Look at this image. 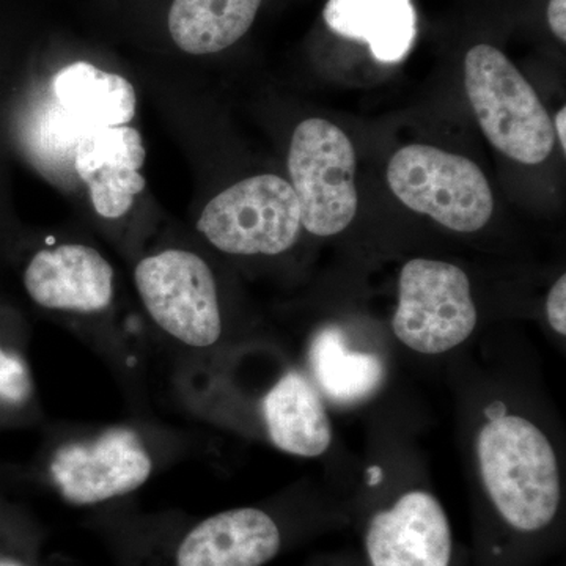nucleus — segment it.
Instances as JSON below:
<instances>
[{
    "label": "nucleus",
    "instance_id": "9b49d317",
    "mask_svg": "<svg viewBox=\"0 0 566 566\" xmlns=\"http://www.w3.org/2000/svg\"><path fill=\"white\" fill-rule=\"evenodd\" d=\"M263 419L271 442L290 455H323L333 442V427L322 395L300 371H289L266 394Z\"/></svg>",
    "mask_w": 566,
    "mask_h": 566
},
{
    "label": "nucleus",
    "instance_id": "aec40b11",
    "mask_svg": "<svg viewBox=\"0 0 566 566\" xmlns=\"http://www.w3.org/2000/svg\"><path fill=\"white\" fill-rule=\"evenodd\" d=\"M546 314L551 326L565 337L566 334V275H560L554 283L546 301Z\"/></svg>",
    "mask_w": 566,
    "mask_h": 566
},
{
    "label": "nucleus",
    "instance_id": "ddd939ff",
    "mask_svg": "<svg viewBox=\"0 0 566 566\" xmlns=\"http://www.w3.org/2000/svg\"><path fill=\"white\" fill-rule=\"evenodd\" d=\"M55 102L87 128L128 125L136 114L132 82L87 62L71 63L52 80Z\"/></svg>",
    "mask_w": 566,
    "mask_h": 566
},
{
    "label": "nucleus",
    "instance_id": "412c9836",
    "mask_svg": "<svg viewBox=\"0 0 566 566\" xmlns=\"http://www.w3.org/2000/svg\"><path fill=\"white\" fill-rule=\"evenodd\" d=\"M547 24L562 43L566 41V0H549Z\"/></svg>",
    "mask_w": 566,
    "mask_h": 566
},
{
    "label": "nucleus",
    "instance_id": "9d476101",
    "mask_svg": "<svg viewBox=\"0 0 566 566\" xmlns=\"http://www.w3.org/2000/svg\"><path fill=\"white\" fill-rule=\"evenodd\" d=\"M24 285L41 307L95 314L114 300V270L95 249L63 244L33 256Z\"/></svg>",
    "mask_w": 566,
    "mask_h": 566
},
{
    "label": "nucleus",
    "instance_id": "f257e3e1",
    "mask_svg": "<svg viewBox=\"0 0 566 566\" xmlns=\"http://www.w3.org/2000/svg\"><path fill=\"white\" fill-rule=\"evenodd\" d=\"M476 455L488 494L506 523L535 532L554 520L560 502L557 457L534 423L516 416L490 420Z\"/></svg>",
    "mask_w": 566,
    "mask_h": 566
},
{
    "label": "nucleus",
    "instance_id": "b1692460",
    "mask_svg": "<svg viewBox=\"0 0 566 566\" xmlns=\"http://www.w3.org/2000/svg\"><path fill=\"white\" fill-rule=\"evenodd\" d=\"M490 420L497 419V417L505 416V406L502 403H494L486 409Z\"/></svg>",
    "mask_w": 566,
    "mask_h": 566
},
{
    "label": "nucleus",
    "instance_id": "f8f14e48",
    "mask_svg": "<svg viewBox=\"0 0 566 566\" xmlns=\"http://www.w3.org/2000/svg\"><path fill=\"white\" fill-rule=\"evenodd\" d=\"M323 18L338 35L365 41L378 62L403 61L415 43L412 0H327Z\"/></svg>",
    "mask_w": 566,
    "mask_h": 566
},
{
    "label": "nucleus",
    "instance_id": "a211bd4d",
    "mask_svg": "<svg viewBox=\"0 0 566 566\" xmlns=\"http://www.w3.org/2000/svg\"><path fill=\"white\" fill-rule=\"evenodd\" d=\"M93 208L103 218L117 219L132 210L134 197L144 191L139 170L128 167H103L85 178Z\"/></svg>",
    "mask_w": 566,
    "mask_h": 566
},
{
    "label": "nucleus",
    "instance_id": "1a4fd4ad",
    "mask_svg": "<svg viewBox=\"0 0 566 566\" xmlns=\"http://www.w3.org/2000/svg\"><path fill=\"white\" fill-rule=\"evenodd\" d=\"M367 551L374 566H449L452 535L444 509L423 491L405 494L371 520Z\"/></svg>",
    "mask_w": 566,
    "mask_h": 566
},
{
    "label": "nucleus",
    "instance_id": "dca6fc26",
    "mask_svg": "<svg viewBox=\"0 0 566 566\" xmlns=\"http://www.w3.org/2000/svg\"><path fill=\"white\" fill-rule=\"evenodd\" d=\"M84 123L71 117L55 98L41 103L25 125V144L35 161L44 169L69 174L74 170V151L91 133Z\"/></svg>",
    "mask_w": 566,
    "mask_h": 566
},
{
    "label": "nucleus",
    "instance_id": "f3484780",
    "mask_svg": "<svg viewBox=\"0 0 566 566\" xmlns=\"http://www.w3.org/2000/svg\"><path fill=\"white\" fill-rule=\"evenodd\" d=\"M145 161L142 136L132 126L93 129L74 151V172L82 181L103 167L140 170Z\"/></svg>",
    "mask_w": 566,
    "mask_h": 566
},
{
    "label": "nucleus",
    "instance_id": "2eb2a0df",
    "mask_svg": "<svg viewBox=\"0 0 566 566\" xmlns=\"http://www.w3.org/2000/svg\"><path fill=\"white\" fill-rule=\"evenodd\" d=\"M308 360L324 395L337 405L360 403L385 381L381 360L374 354L352 352L337 327H327L316 335Z\"/></svg>",
    "mask_w": 566,
    "mask_h": 566
},
{
    "label": "nucleus",
    "instance_id": "6e6552de",
    "mask_svg": "<svg viewBox=\"0 0 566 566\" xmlns=\"http://www.w3.org/2000/svg\"><path fill=\"white\" fill-rule=\"evenodd\" d=\"M153 472V460L136 431L111 428L87 442L59 447L50 474L69 504H104L139 490Z\"/></svg>",
    "mask_w": 566,
    "mask_h": 566
},
{
    "label": "nucleus",
    "instance_id": "7ed1b4c3",
    "mask_svg": "<svg viewBox=\"0 0 566 566\" xmlns=\"http://www.w3.org/2000/svg\"><path fill=\"white\" fill-rule=\"evenodd\" d=\"M386 177L409 210L430 216L453 232H479L493 216L490 182L464 156L430 145H408L395 151Z\"/></svg>",
    "mask_w": 566,
    "mask_h": 566
},
{
    "label": "nucleus",
    "instance_id": "393cba45",
    "mask_svg": "<svg viewBox=\"0 0 566 566\" xmlns=\"http://www.w3.org/2000/svg\"><path fill=\"white\" fill-rule=\"evenodd\" d=\"M382 479V471L379 468L368 469V485H378Z\"/></svg>",
    "mask_w": 566,
    "mask_h": 566
},
{
    "label": "nucleus",
    "instance_id": "4468645a",
    "mask_svg": "<svg viewBox=\"0 0 566 566\" xmlns=\"http://www.w3.org/2000/svg\"><path fill=\"white\" fill-rule=\"evenodd\" d=\"M260 6L262 0H174L167 24L181 51L214 54L243 39Z\"/></svg>",
    "mask_w": 566,
    "mask_h": 566
},
{
    "label": "nucleus",
    "instance_id": "5701e85b",
    "mask_svg": "<svg viewBox=\"0 0 566 566\" xmlns=\"http://www.w3.org/2000/svg\"><path fill=\"white\" fill-rule=\"evenodd\" d=\"M0 566H33L25 557L13 556V554H0Z\"/></svg>",
    "mask_w": 566,
    "mask_h": 566
},
{
    "label": "nucleus",
    "instance_id": "4be33fe9",
    "mask_svg": "<svg viewBox=\"0 0 566 566\" xmlns=\"http://www.w3.org/2000/svg\"><path fill=\"white\" fill-rule=\"evenodd\" d=\"M554 133L557 134L558 140H560V147L564 153H566V109L562 107L560 111L557 112L556 123H554Z\"/></svg>",
    "mask_w": 566,
    "mask_h": 566
},
{
    "label": "nucleus",
    "instance_id": "f03ea898",
    "mask_svg": "<svg viewBox=\"0 0 566 566\" xmlns=\"http://www.w3.org/2000/svg\"><path fill=\"white\" fill-rule=\"evenodd\" d=\"M464 87L483 134L510 159L535 166L556 144L553 122L534 87L490 44H476L464 61Z\"/></svg>",
    "mask_w": 566,
    "mask_h": 566
},
{
    "label": "nucleus",
    "instance_id": "423d86ee",
    "mask_svg": "<svg viewBox=\"0 0 566 566\" xmlns=\"http://www.w3.org/2000/svg\"><path fill=\"white\" fill-rule=\"evenodd\" d=\"M475 326L471 282L461 268L427 259L405 264L392 319L401 344L422 354L447 353L468 340Z\"/></svg>",
    "mask_w": 566,
    "mask_h": 566
},
{
    "label": "nucleus",
    "instance_id": "6ab92c4d",
    "mask_svg": "<svg viewBox=\"0 0 566 566\" xmlns=\"http://www.w3.org/2000/svg\"><path fill=\"white\" fill-rule=\"evenodd\" d=\"M33 394L31 370L20 354L0 345V406L21 408Z\"/></svg>",
    "mask_w": 566,
    "mask_h": 566
},
{
    "label": "nucleus",
    "instance_id": "20e7f679",
    "mask_svg": "<svg viewBox=\"0 0 566 566\" xmlns=\"http://www.w3.org/2000/svg\"><path fill=\"white\" fill-rule=\"evenodd\" d=\"M356 150L334 123L308 118L294 129L289 172L301 226L316 237H334L353 222L359 205Z\"/></svg>",
    "mask_w": 566,
    "mask_h": 566
},
{
    "label": "nucleus",
    "instance_id": "39448f33",
    "mask_svg": "<svg viewBox=\"0 0 566 566\" xmlns=\"http://www.w3.org/2000/svg\"><path fill=\"white\" fill-rule=\"evenodd\" d=\"M301 210L292 185L277 175L237 182L205 207L197 229L233 255H279L296 243Z\"/></svg>",
    "mask_w": 566,
    "mask_h": 566
},
{
    "label": "nucleus",
    "instance_id": "0eeeda50",
    "mask_svg": "<svg viewBox=\"0 0 566 566\" xmlns=\"http://www.w3.org/2000/svg\"><path fill=\"white\" fill-rule=\"evenodd\" d=\"M134 281L153 322L175 340L208 348L221 338L218 286L196 253L169 249L147 256L137 264Z\"/></svg>",
    "mask_w": 566,
    "mask_h": 566
}]
</instances>
